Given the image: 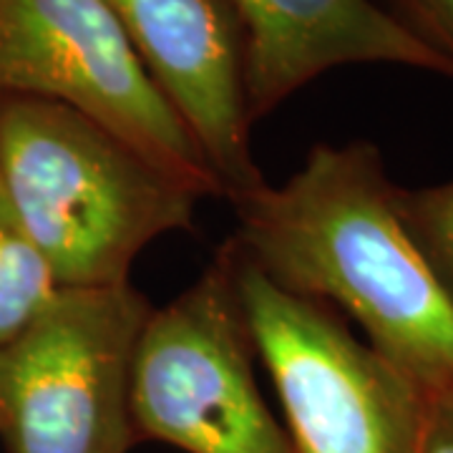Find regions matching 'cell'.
I'll use <instances>...</instances> for the list:
<instances>
[{
  "label": "cell",
  "instance_id": "8",
  "mask_svg": "<svg viewBox=\"0 0 453 453\" xmlns=\"http://www.w3.org/2000/svg\"><path fill=\"white\" fill-rule=\"evenodd\" d=\"M242 28L247 113L255 124L338 65L393 64L453 76V65L372 0H226Z\"/></svg>",
  "mask_w": 453,
  "mask_h": 453
},
{
  "label": "cell",
  "instance_id": "2",
  "mask_svg": "<svg viewBox=\"0 0 453 453\" xmlns=\"http://www.w3.org/2000/svg\"><path fill=\"white\" fill-rule=\"evenodd\" d=\"M0 192L58 288L127 285L202 195L96 119L50 98L0 101Z\"/></svg>",
  "mask_w": 453,
  "mask_h": 453
},
{
  "label": "cell",
  "instance_id": "7",
  "mask_svg": "<svg viewBox=\"0 0 453 453\" xmlns=\"http://www.w3.org/2000/svg\"><path fill=\"white\" fill-rule=\"evenodd\" d=\"M146 76L192 134L222 196L265 179L252 159L242 28L226 0H104Z\"/></svg>",
  "mask_w": 453,
  "mask_h": 453
},
{
  "label": "cell",
  "instance_id": "10",
  "mask_svg": "<svg viewBox=\"0 0 453 453\" xmlns=\"http://www.w3.org/2000/svg\"><path fill=\"white\" fill-rule=\"evenodd\" d=\"M395 204L408 234L453 308V179L418 189L398 187Z\"/></svg>",
  "mask_w": 453,
  "mask_h": 453
},
{
  "label": "cell",
  "instance_id": "4",
  "mask_svg": "<svg viewBox=\"0 0 453 453\" xmlns=\"http://www.w3.org/2000/svg\"><path fill=\"white\" fill-rule=\"evenodd\" d=\"M237 290L292 453H416L428 395L357 338L338 310L282 290L240 247Z\"/></svg>",
  "mask_w": 453,
  "mask_h": 453
},
{
  "label": "cell",
  "instance_id": "3",
  "mask_svg": "<svg viewBox=\"0 0 453 453\" xmlns=\"http://www.w3.org/2000/svg\"><path fill=\"white\" fill-rule=\"evenodd\" d=\"M255 345L229 237L204 273L154 308L131 360L129 408L142 441L184 453H292L255 378Z\"/></svg>",
  "mask_w": 453,
  "mask_h": 453
},
{
  "label": "cell",
  "instance_id": "5",
  "mask_svg": "<svg viewBox=\"0 0 453 453\" xmlns=\"http://www.w3.org/2000/svg\"><path fill=\"white\" fill-rule=\"evenodd\" d=\"M154 305L131 282L58 288L0 345V441L8 453H129L131 360Z\"/></svg>",
  "mask_w": 453,
  "mask_h": 453
},
{
  "label": "cell",
  "instance_id": "9",
  "mask_svg": "<svg viewBox=\"0 0 453 453\" xmlns=\"http://www.w3.org/2000/svg\"><path fill=\"white\" fill-rule=\"evenodd\" d=\"M56 290L46 259L0 192V345L16 338Z\"/></svg>",
  "mask_w": 453,
  "mask_h": 453
},
{
  "label": "cell",
  "instance_id": "1",
  "mask_svg": "<svg viewBox=\"0 0 453 453\" xmlns=\"http://www.w3.org/2000/svg\"><path fill=\"white\" fill-rule=\"evenodd\" d=\"M371 142L318 144L285 184L229 199L234 242L282 290L323 300L431 398L453 390V308Z\"/></svg>",
  "mask_w": 453,
  "mask_h": 453
},
{
  "label": "cell",
  "instance_id": "12",
  "mask_svg": "<svg viewBox=\"0 0 453 453\" xmlns=\"http://www.w3.org/2000/svg\"><path fill=\"white\" fill-rule=\"evenodd\" d=\"M416 453H453V390L428 398Z\"/></svg>",
  "mask_w": 453,
  "mask_h": 453
},
{
  "label": "cell",
  "instance_id": "6",
  "mask_svg": "<svg viewBox=\"0 0 453 453\" xmlns=\"http://www.w3.org/2000/svg\"><path fill=\"white\" fill-rule=\"evenodd\" d=\"M61 101L202 196H222L192 134L146 76L104 0H0V101Z\"/></svg>",
  "mask_w": 453,
  "mask_h": 453
},
{
  "label": "cell",
  "instance_id": "11",
  "mask_svg": "<svg viewBox=\"0 0 453 453\" xmlns=\"http://www.w3.org/2000/svg\"><path fill=\"white\" fill-rule=\"evenodd\" d=\"M401 20L453 65V0H395Z\"/></svg>",
  "mask_w": 453,
  "mask_h": 453
}]
</instances>
